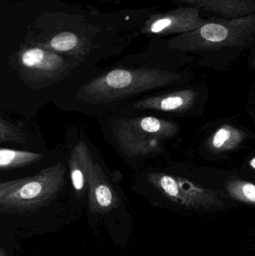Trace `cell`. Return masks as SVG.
<instances>
[{"label":"cell","mask_w":255,"mask_h":256,"mask_svg":"<svg viewBox=\"0 0 255 256\" xmlns=\"http://www.w3.org/2000/svg\"><path fill=\"white\" fill-rule=\"evenodd\" d=\"M6 142L23 144L26 142L27 138L19 128L1 117L0 118V142Z\"/></svg>","instance_id":"obj_12"},{"label":"cell","mask_w":255,"mask_h":256,"mask_svg":"<svg viewBox=\"0 0 255 256\" xmlns=\"http://www.w3.org/2000/svg\"><path fill=\"white\" fill-rule=\"evenodd\" d=\"M226 190L234 200L255 206V184L245 180H232L226 184Z\"/></svg>","instance_id":"obj_11"},{"label":"cell","mask_w":255,"mask_h":256,"mask_svg":"<svg viewBox=\"0 0 255 256\" xmlns=\"http://www.w3.org/2000/svg\"><path fill=\"white\" fill-rule=\"evenodd\" d=\"M180 79L179 75L163 70L113 69L81 86L76 97L84 103L97 106L121 104Z\"/></svg>","instance_id":"obj_1"},{"label":"cell","mask_w":255,"mask_h":256,"mask_svg":"<svg viewBox=\"0 0 255 256\" xmlns=\"http://www.w3.org/2000/svg\"><path fill=\"white\" fill-rule=\"evenodd\" d=\"M0 256H7L5 252H4V250L1 249V251H0Z\"/></svg>","instance_id":"obj_17"},{"label":"cell","mask_w":255,"mask_h":256,"mask_svg":"<svg viewBox=\"0 0 255 256\" xmlns=\"http://www.w3.org/2000/svg\"><path fill=\"white\" fill-rule=\"evenodd\" d=\"M88 204L94 213L106 214L119 206L116 190L109 182L103 167L94 161L88 183Z\"/></svg>","instance_id":"obj_6"},{"label":"cell","mask_w":255,"mask_h":256,"mask_svg":"<svg viewBox=\"0 0 255 256\" xmlns=\"http://www.w3.org/2000/svg\"><path fill=\"white\" fill-rule=\"evenodd\" d=\"M201 34L205 40L212 42H223L229 36L226 28L215 24L204 26L201 30Z\"/></svg>","instance_id":"obj_14"},{"label":"cell","mask_w":255,"mask_h":256,"mask_svg":"<svg viewBox=\"0 0 255 256\" xmlns=\"http://www.w3.org/2000/svg\"><path fill=\"white\" fill-rule=\"evenodd\" d=\"M197 92L193 90H180L136 100L133 108L138 110L179 112L193 108Z\"/></svg>","instance_id":"obj_7"},{"label":"cell","mask_w":255,"mask_h":256,"mask_svg":"<svg viewBox=\"0 0 255 256\" xmlns=\"http://www.w3.org/2000/svg\"><path fill=\"white\" fill-rule=\"evenodd\" d=\"M245 137V134L238 128L225 124L219 128L210 138L208 147L216 152L233 150L239 146Z\"/></svg>","instance_id":"obj_9"},{"label":"cell","mask_w":255,"mask_h":256,"mask_svg":"<svg viewBox=\"0 0 255 256\" xmlns=\"http://www.w3.org/2000/svg\"><path fill=\"white\" fill-rule=\"evenodd\" d=\"M20 62V78L33 90L49 86L64 79L70 72L61 57L40 48L25 51Z\"/></svg>","instance_id":"obj_5"},{"label":"cell","mask_w":255,"mask_h":256,"mask_svg":"<svg viewBox=\"0 0 255 256\" xmlns=\"http://www.w3.org/2000/svg\"><path fill=\"white\" fill-rule=\"evenodd\" d=\"M43 158V155L35 152L1 148L0 150V168L2 171H10L35 164Z\"/></svg>","instance_id":"obj_10"},{"label":"cell","mask_w":255,"mask_h":256,"mask_svg":"<svg viewBox=\"0 0 255 256\" xmlns=\"http://www.w3.org/2000/svg\"><path fill=\"white\" fill-rule=\"evenodd\" d=\"M136 177L144 179L166 198L184 207L208 209L224 204L218 192L198 186L184 178L158 172L139 173Z\"/></svg>","instance_id":"obj_4"},{"label":"cell","mask_w":255,"mask_h":256,"mask_svg":"<svg viewBox=\"0 0 255 256\" xmlns=\"http://www.w3.org/2000/svg\"><path fill=\"white\" fill-rule=\"evenodd\" d=\"M67 168L62 164L42 170L31 177L1 182L0 208L6 212H28L55 200L65 184Z\"/></svg>","instance_id":"obj_2"},{"label":"cell","mask_w":255,"mask_h":256,"mask_svg":"<svg viewBox=\"0 0 255 256\" xmlns=\"http://www.w3.org/2000/svg\"><path fill=\"white\" fill-rule=\"evenodd\" d=\"M77 44V37L70 32L60 33L55 36L50 42L51 48L58 52H69L73 50Z\"/></svg>","instance_id":"obj_13"},{"label":"cell","mask_w":255,"mask_h":256,"mask_svg":"<svg viewBox=\"0 0 255 256\" xmlns=\"http://www.w3.org/2000/svg\"><path fill=\"white\" fill-rule=\"evenodd\" d=\"M94 160L91 150L83 141L72 149L69 158L70 178L75 194L82 196L88 191L90 174Z\"/></svg>","instance_id":"obj_8"},{"label":"cell","mask_w":255,"mask_h":256,"mask_svg":"<svg viewBox=\"0 0 255 256\" xmlns=\"http://www.w3.org/2000/svg\"><path fill=\"white\" fill-rule=\"evenodd\" d=\"M121 152L130 159L148 158L160 152V142L176 135L175 123L154 116L118 118L111 126Z\"/></svg>","instance_id":"obj_3"},{"label":"cell","mask_w":255,"mask_h":256,"mask_svg":"<svg viewBox=\"0 0 255 256\" xmlns=\"http://www.w3.org/2000/svg\"><path fill=\"white\" fill-rule=\"evenodd\" d=\"M170 24L171 20L169 19L160 20L157 21L153 24L152 27H151V31L153 32H159L162 31L163 28L169 26Z\"/></svg>","instance_id":"obj_15"},{"label":"cell","mask_w":255,"mask_h":256,"mask_svg":"<svg viewBox=\"0 0 255 256\" xmlns=\"http://www.w3.org/2000/svg\"><path fill=\"white\" fill-rule=\"evenodd\" d=\"M250 165L253 166V168H255V158H253L251 161H250Z\"/></svg>","instance_id":"obj_16"}]
</instances>
